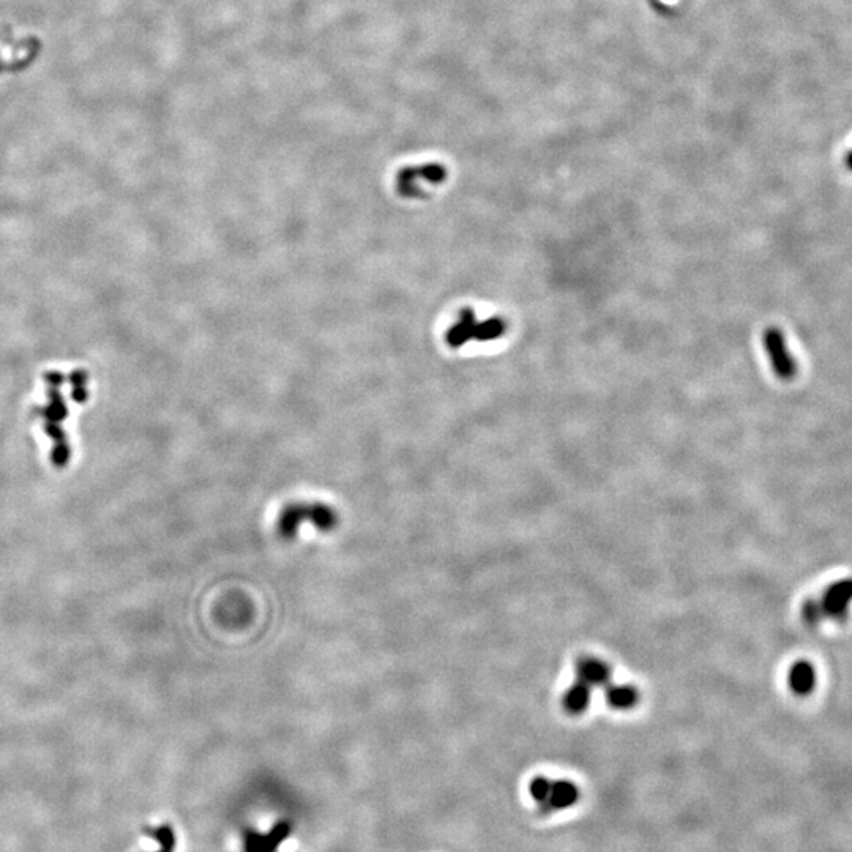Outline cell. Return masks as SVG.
<instances>
[{
	"label": "cell",
	"instance_id": "8",
	"mask_svg": "<svg viewBox=\"0 0 852 852\" xmlns=\"http://www.w3.org/2000/svg\"><path fill=\"white\" fill-rule=\"evenodd\" d=\"M606 701L612 709L629 710L638 702V691L629 685H610L606 688Z\"/></svg>",
	"mask_w": 852,
	"mask_h": 852
},
{
	"label": "cell",
	"instance_id": "4",
	"mask_svg": "<svg viewBox=\"0 0 852 852\" xmlns=\"http://www.w3.org/2000/svg\"><path fill=\"white\" fill-rule=\"evenodd\" d=\"M576 674H578V681L586 683L587 687H605L611 679V671L608 664L597 658H581L576 663Z\"/></svg>",
	"mask_w": 852,
	"mask_h": 852
},
{
	"label": "cell",
	"instance_id": "2",
	"mask_svg": "<svg viewBox=\"0 0 852 852\" xmlns=\"http://www.w3.org/2000/svg\"><path fill=\"white\" fill-rule=\"evenodd\" d=\"M764 348L772 362V369L780 379L791 381L797 374V362L794 360L786 346L783 332L777 327H768L764 332Z\"/></svg>",
	"mask_w": 852,
	"mask_h": 852
},
{
	"label": "cell",
	"instance_id": "3",
	"mask_svg": "<svg viewBox=\"0 0 852 852\" xmlns=\"http://www.w3.org/2000/svg\"><path fill=\"white\" fill-rule=\"evenodd\" d=\"M579 800V789L576 787L573 781L568 780H557L551 781V792L546 802L540 804L538 813L540 815H549L553 811L565 810L573 806Z\"/></svg>",
	"mask_w": 852,
	"mask_h": 852
},
{
	"label": "cell",
	"instance_id": "12",
	"mask_svg": "<svg viewBox=\"0 0 852 852\" xmlns=\"http://www.w3.org/2000/svg\"><path fill=\"white\" fill-rule=\"evenodd\" d=\"M529 792L535 802L543 804L546 802L551 792V780L544 777H535L529 785Z\"/></svg>",
	"mask_w": 852,
	"mask_h": 852
},
{
	"label": "cell",
	"instance_id": "11",
	"mask_svg": "<svg viewBox=\"0 0 852 852\" xmlns=\"http://www.w3.org/2000/svg\"><path fill=\"white\" fill-rule=\"evenodd\" d=\"M791 685L794 687V690L799 691V693H805V691H808L813 685V671L808 664L800 663L797 666H794V669L791 672Z\"/></svg>",
	"mask_w": 852,
	"mask_h": 852
},
{
	"label": "cell",
	"instance_id": "1",
	"mask_svg": "<svg viewBox=\"0 0 852 852\" xmlns=\"http://www.w3.org/2000/svg\"><path fill=\"white\" fill-rule=\"evenodd\" d=\"M338 518L332 507L322 502H297L281 511L277 523V530L281 537L292 538L303 524H311L316 529L327 532L336 526Z\"/></svg>",
	"mask_w": 852,
	"mask_h": 852
},
{
	"label": "cell",
	"instance_id": "5",
	"mask_svg": "<svg viewBox=\"0 0 852 852\" xmlns=\"http://www.w3.org/2000/svg\"><path fill=\"white\" fill-rule=\"evenodd\" d=\"M476 325H477L476 313H473V310H471V308H464L459 313L458 322L453 324L447 332V335H445L447 344L453 349H458V348H461V346H464L467 341H469V339L473 338V330H476Z\"/></svg>",
	"mask_w": 852,
	"mask_h": 852
},
{
	"label": "cell",
	"instance_id": "10",
	"mask_svg": "<svg viewBox=\"0 0 852 852\" xmlns=\"http://www.w3.org/2000/svg\"><path fill=\"white\" fill-rule=\"evenodd\" d=\"M852 598V582H840L830 589V592L825 597V605L829 611L840 612L848 605V601Z\"/></svg>",
	"mask_w": 852,
	"mask_h": 852
},
{
	"label": "cell",
	"instance_id": "9",
	"mask_svg": "<svg viewBox=\"0 0 852 852\" xmlns=\"http://www.w3.org/2000/svg\"><path fill=\"white\" fill-rule=\"evenodd\" d=\"M507 320L504 317H490L483 320V322H477L476 330H473V338L477 339V341H492V339H497L504 336L505 333H507Z\"/></svg>",
	"mask_w": 852,
	"mask_h": 852
},
{
	"label": "cell",
	"instance_id": "13",
	"mask_svg": "<svg viewBox=\"0 0 852 852\" xmlns=\"http://www.w3.org/2000/svg\"><path fill=\"white\" fill-rule=\"evenodd\" d=\"M155 840L159 843V852H174V846H176V837L174 832H172L171 827L168 825H163V827H159L157 830H153L150 834Z\"/></svg>",
	"mask_w": 852,
	"mask_h": 852
},
{
	"label": "cell",
	"instance_id": "6",
	"mask_svg": "<svg viewBox=\"0 0 852 852\" xmlns=\"http://www.w3.org/2000/svg\"><path fill=\"white\" fill-rule=\"evenodd\" d=\"M289 834V825L280 824L268 835H249L247 841L248 852H272Z\"/></svg>",
	"mask_w": 852,
	"mask_h": 852
},
{
	"label": "cell",
	"instance_id": "7",
	"mask_svg": "<svg viewBox=\"0 0 852 852\" xmlns=\"http://www.w3.org/2000/svg\"><path fill=\"white\" fill-rule=\"evenodd\" d=\"M589 704H591V687L579 681L573 683L563 695V707L572 715L586 712Z\"/></svg>",
	"mask_w": 852,
	"mask_h": 852
}]
</instances>
